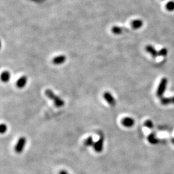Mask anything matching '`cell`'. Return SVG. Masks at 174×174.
I'll use <instances>...</instances> for the list:
<instances>
[{
    "instance_id": "5bb4252c",
    "label": "cell",
    "mask_w": 174,
    "mask_h": 174,
    "mask_svg": "<svg viewBox=\"0 0 174 174\" xmlns=\"http://www.w3.org/2000/svg\"><path fill=\"white\" fill-rule=\"evenodd\" d=\"M148 140L150 143L152 144H156L158 142L157 139L155 137V136L153 135V134H150L148 137Z\"/></svg>"
},
{
    "instance_id": "7a4b0ae2",
    "label": "cell",
    "mask_w": 174,
    "mask_h": 174,
    "mask_svg": "<svg viewBox=\"0 0 174 174\" xmlns=\"http://www.w3.org/2000/svg\"><path fill=\"white\" fill-rule=\"evenodd\" d=\"M26 142L27 139L25 137H21L19 138L16 145L15 146L14 148L15 152L18 153H21L23 151V150H24Z\"/></svg>"
},
{
    "instance_id": "8992f818",
    "label": "cell",
    "mask_w": 174,
    "mask_h": 174,
    "mask_svg": "<svg viewBox=\"0 0 174 174\" xmlns=\"http://www.w3.org/2000/svg\"><path fill=\"white\" fill-rule=\"evenodd\" d=\"M121 124L125 127H132L134 125V120L131 117H125L121 120Z\"/></svg>"
},
{
    "instance_id": "8fae6325",
    "label": "cell",
    "mask_w": 174,
    "mask_h": 174,
    "mask_svg": "<svg viewBox=\"0 0 174 174\" xmlns=\"http://www.w3.org/2000/svg\"><path fill=\"white\" fill-rule=\"evenodd\" d=\"M143 23L140 19H137V20H134L132 22V26L133 29H140L141 27L143 26Z\"/></svg>"
},
{
    "instance_id": "3957f363",
    "label": "cell",
    "mask_w": 174,
    "mask_h": 174,
    "mask_svg": "<svg viewBox=\"0 0 174 174\" xmlns=\"http://www.w3.org/2000/svg\"><path fill=\"white\" fill-rule=\"evenodd\" d=\"M167 80L164 78L163 79V80H161L159 86L157 88V96H159V97L162 96V95H163V93L164 92L166 87H167Z\"/></svg>"
},
{
    "instance_id": "44dd1931",
    "label": "cell",
    "mask_w": 174,
    "mask_h": 174,
    "mask_svg": "<svg viewBox=\"0 0 174 174\" xmlns=\"http://www.w3.org/2000/svg\"><path fill=\"white\" fill-rule=\"evenodd\" d=\"M172 141H173V143H174V139H173V140H172Z\"/></svg>"
},
{
    "instance_id": "5b68a950",
    "label": "cell",
    "mask_w": 174,
    "mask_h": 174,
    "mask_svg": "<svg viewBox=\"0 0 174 174\" xmlns=\"http://www.w3.org/2000/svg\"><path fill=\"white\" fill-rule=\"evenodd\" d=\"M103 143H104V138L102 137H101L100 139L98 141H97L93 146L95 151L97 153L101 152L102 149H103Z\"/></svg>"
},
{
    "instance_id": "7c38bea8",
    "label": "cell",
    "mask_w": 174,
    "mask_h": 174,
    "mask_svg": "<svg viewBox=\"0 0 174 174\" xmlns=\"http://www.w3.org/2000/svg\"><path fill=\"white\" fill-rule=\"evenodd\" d=\"M94 142L93 140V138L92 136H89L88 138H86V140L84 142V144L86 146H94Z\"/></svg>"
},
{
    "instance_id": "ba28073f",
    "label": "cell",
    "mask_w": 174,
    "mask_h": 174,
    "mask_svg": "<svg viewBox=\"0 0 174 174\" xmlns=\"http://www.w3.org/2000/svg\"><path fill=\"white\" fill-rule=\"evenodd\" d=\"M66 58L64 55H60V56H58L55 57L52 59V63L54 65H61L64 63L66 61Z\"/></svg>"
},
{
    "instance_id": "277c9868",
    "label": "cell",
    "mask_w": 174,
    "mask_h": 174,
    "mask_svg": "<svg viewBox=\"0 0 174 174\" xmlns=\"http://www.w3.org/2000/svg\"><path fill=\"white\" fill-rule=\"evenodd\" d=\"M103 97L105 100L106 101V102L112 106H114L116 104V101L115 98L113 97L112 94L109 92H105L103 94Z\"/></svg>"
},
{
    "instance_id": "e0dca14e",
    "label": "cell",
    "mask_w": 174,
    "mask_h": 174,
    "mask_svg": "<svg viewBox=\"0 0 174 174\" xmlns=\"http://www.w3.org/2000/svg\"><path fill=\"white\" fill-rule=\"evenodd\" d=\"M7 126L5 124H1V127H0V132H1V133H5L7 132Z\"/></svg>"
},
{
    "instance_id": "6da1fadb",
    "label": "cell",
    "mask_w": 174,
    "mask_h": 174,
    "mask_svg": "<svg viewBox=\"0 0 174 174\" xmlns=\"http://www.w3.org/2000/svg\"><path fill=\"white\" fill-rule=\"evenodd\" d=\"M45 94L47 97L54 101V103L56 107L60 108L64 106L65 101H63L61 98L58 96L57 95L55 94L52 90L46 89L45 91Z\"/></svg>"
},
{
    "instance_id": "9a60e30c",
    "label": "cell",
    "mask_w": 174,
    "mask_h": 174,
    "mask_svg": "<svg viewBox=\"0 0 174 174\" xmlns=\"http://www.w3.org/2000/svg\"><path fill=\"white\" fill-rule=\"evenodd\" d=\"M162 104L163 105H168L169 103H174V97L172 98H167V99H163L161 100Z\"/></svg>"
},
{
    "instance_id": "d6986e66",
    "label": "cell",
    "mask_w": 174,
    "mask_h": 174,
    "mask_svg": "<svg viewBox=\"0 0 174 174\" xmlns=\"http://www.w3.org/2000/svg\"><path fill=\"white\" fill-rule=\"evenodd\" d=\"M167 54V50L166 49H161L159 52V55H160V56H166Z\"/></svg>"
},
{
    "instance_id": "4fadbf2b",
    "label": "cell",
    "mask_w": 174,
    "mask_h": 174,
    "mask_svg": "<svg viewBox=\"0 0 174 174\" xmlns=\"http://www.w3.org/2000/svg\"><path fill=\"white\" fill-rule=\"evenodd\" d=\"M166 9L170 12L174 11V1H168L166 5Z\"/></svg>"
},
{
    "instance_id": "9c48e42d",
    "label": "cell",
    "mask_w": 174,
    "mask_h": 174,
    "mask_svg": "<svg viewBox=\"0 0 174 174\" xmlns=\"http://www.w3.org/2000/svg\"><path fill=\"white\" fill-rule=\"evenodd\" d=\"M10 78V74L9 71H3L1 75V80L3 83L9 82Z\"/></svg>"
},
{
    "instance_id": "52a82bcc",
    "label": "cell",
    "mask_w": 174,
    "mask_h": 174,
    "mask_svg": "<svg viewBox=\"0 0 174 174\" xmlns=\"http://www.w3.org/2000/svg\"><path fill=\"white\" fill-rule=\"evenodd\" d=\"M27 83V77L25 76H23L18 79L16 82V86L19 88H23L25 86Z\"/></svg>"
},
{
    "instance_id": "ac0fdd59",
    "label": "cell",
    "mask_w": 174,
    "mask_h": 174,
    "mask_svg": "<svg viewBox=\"0 0 174 174\" xmlns=\"http://www.w3.org/2000/svg\"><path fill=\"white\" fill-rule=\"evenodd\" d=\"M145 126L148 128H153V122H152V121L150 120H147L145 122Z\"/></svg>"
},
{
    "instance_id": "2e32d148",
    "label": "cell",
    "mask_w": 174,
    "mask_h": 174,
    "mask_svg": "<svg viewBox=\"0 0 174 174\" xmlns=\"http://www.w3.org/2000/svg\"><path fill=\"white\" fill-rule=\"evenodd\" d=\"M112 31L115 34H120L122 32V29L118 27H114L112 29Z\"/></svg>"
},
{
    "instance_id": "30bf717a",
    "label": "cell",
    "mask_w": 174,
    "mask_h": 174,
    "mask_svg": "<svg viewBox=\"0 0 174 174\" xmlns=\"http://www.w3.org/2000/svg\"><path fill=\"white\" fill-rule=\"evenodd\" d=\"M146 50L147 51L148 53L152 55V57L156 58L157 57L158 55H159V53L157 52V50L153 48V47L151 45H148L146 47Z\"/></svg>"
},
{
    "instance_id": "ffe728a7",
    "label": "cell",
    "mask_w": 174,
    "mask_h": 174,
    "mask_svg": "<svg viewBox=\"0 0 174 174\" xmlns=\"http://www.w3.org/2000/svg\"><path fill=\"white\" fill-rule=\"evenodd\" d=\"M59 174H69V173L65 170H61L60 172H59Z\"/></svg>"
}]
</instances>
